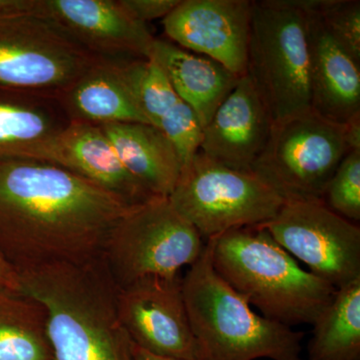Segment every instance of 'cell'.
<instances>
[{"label":"cell","instance_id":"cell-9","mask_svg":"<svg viewBox=\"0 0 360 360\" xmlns=\"http://www.w3.org/2000/svg\"><path fill=\"white\" fill-rule=\"evenodd\" d=\"M99 58L47 16L0 20V86L58 94Z\"/></svg>","mask_w":360,"mask_h":360},{"label":"cell","instance_id":"cell-10","mask_svg":"<svg viewBox=\"0 0 360 360\" xmlns=\"http://www.w3.org/2000/svg\"><path fill=\"white\" fill-rule=\"evenodd\" d=\"M262 226L309 272L336 290L360 278L359 226L323 201H284Z\"/></svg>","mask_w":360,"mask_h":360},{"label":"cell","instance_id":"cell-12","mask_svg":"<svg viewBox=\"0 0 360 360\" xmlns=\"http://www.w3.org/2000/svg\"><path fill=\"white\" fill-rule=\"evenodd\" d=\"M252 8L250 0H181L163 20V28L174 44L243 77L248 70Z\"/></svg>","mask_w":360,"mask_h":360},{"label":"cell","instance_id":"cell-27","mask_svg":"<svg viewBox=\"0 0 360 360\" xmlns=\"http://www.w3.org/2000/svg\"><path fill=\"white\" fill-rule=\"evenodd\" d=\"M25 15H45V0H0V20Z\"/></svg>","mask_w":360,"mask_h":360},{"label":"cell","instance_id":"cell-23","mask_svg":"<svg viewBox=\"0 0 360 360\" xmlns=\"http://www.w3.org/2000/svg\"><path fill=\"white\" fill-rule=\"evenodd\" d=\"M312 326L309 360H360V278L336 290Z\"/></svg>","mask_w":360,"mask_h":360},{"label":"cell","instance_id":"cell-21","mask_svg":"<svg viewBox=\"0 0 360 360\" xmlns=\"http://www.w3.org/2000/svg\"><path fill=\"white\" fill-rule=\"evenodd\" d=\"M122 165L156 198H169L182 165L172 141L146 123L101 125Z\"/></svg>","mask_w":360,"mask_h":360},{"label":"cell","instance_id":"cell-29","mask_svg":"<svg viewBox=\"0 0 360 360\" xmlns=\"http://www.w3.org/2000/svg\"><path fill=\"white\" fill-rule=\"evenodd\" d=\"M345 125L348 150H360V115L352 118Z\"/></svg>","mask_w":360,"mask_h":360},{"label":"cell","instance_id":"cell-1","mask_svg":"<svg viewBox=\"0 0 360 360\" xmlns=\"http://www.w3.org/2000/svg\"><path fill=\"white\" fill-rule=\"evenodd\" d=\"M131 207L56 163L0 160V253L16 272L98 257Z\"/></svg>","mask_w":360,"mask_h":360},{"label":"cell","instance_id":"cell-2","mask_svg":"<svg viewBox=\"0 0 360 360\" xmlns=\"http://www.w3.org/2000/svg\"><path fill=\"white\" fill-rule=\"evenodd\" d=\"M20 291L44 305L54 360H134L117 291L101 257L18 271Z\"/></svg>","mask_w":360,"mask_h":360},{"label":"cell","instance_id":"cell-22","mask_svg":"<svg viewBox=\"0 0 360 360\" xmlns=\"http://www.w3.org/2000/svg\"><path fill=\"white\" fill-rule=\"evenodd\" d=\"M0 360H54L44 305L0 286Z\"/></svg>","mask_w":360,"mask_h":360},{"label":"cell","instance_id":"cell-14","mask_svg":"<svg viewBox=\"0 0 360 360\" xmlns=\"http://www.w3.org/2000/svg\"><path fill=\"white\" fill-rule=\"evenodd\" d=\"M70 123L58 94L0 86V160L59 165L61 139Z\"/></svg>","mask_w":360,"mask_h":360},{"label":"cell","instance_id":"cell-18","mask_svg":"<svg viewBox=\"0 0 360 360\" xmlns=\"http://www.w3.org/2000/svg\"><path fill=\"white\" fill-rule=\"evenodd\" d=\"M125 60V59H124ZM71 122L146 123L123 70L122 60L101 58L58 94Z\"/></svg>","mask_w":360,"mask_h":360},{"label":"cell","instance_id":"cell-20","mask_svg":"<svg viewBox=\"0 0 360 360\" xmlns=\"http://www.w3.org/2000/svg\"><path fill=\"white\" fill-rule=\"evenodd\" d=\"M149 58L160 66L175 92L193 110L202 129L241 78L217 61L167 40L155 39Z\"/></svg>","mask_w":360,"mask_h":360},{"label":"cell","instance_id":"cell-25","mask_svg":"<svg viewBox=\"0 0 360 360\" xmlns=\"http://www.w3.org/2000/svg\"><path fill=\"white\" fill-rule=\"evenodd\" d=\"M324 205L343 219L360 220V150L348 151L331 177Z\"/></svg>","mask_w":360,"mask_h":360},{"label":"cell","instance_id":"cell-19","mask_svg":"<svg viewBox=\"0 0 360 360\" xmlns=\"http://www.w3.org/2000/svg\"><path fill=\"white\" fill-rule=\"evenodd\" d=\"M59 165L115 194L129 206L156 198L129 174L98 125L70 123L61 139Z\"/></svg>","mask_w":360,"mask_h":360},{"label":"cell","instance_id":"cell-8","mask_svg":"<svg viewBox=\"0 0 360 360\" xmlns=\"http://www.w3.org/2000/svg\"><path fill=\"white\" fill-rule=\"evenodd\" d=\"M348 151L345 125L309 110L272 124L250 172L284 201L322 200Z\"/></svg>","mask_w":360,"mask_h":360},{"label":"cell","instance_id":"cell-15","mask_svg":"<svg viewBox=\"0 0 360 360\" xmlns=\"http://www.w3.org/2000/svg\"><path fill=\"white\" fill-rule=\"evenodd\" d=\"M272 124L269 111L245 75L202 129L200 150L224 167L250 172L269 141Z\"/></svg>","mask_w":360,"mask_h":360},{"label":"cell","instance_id":"cell-5","mask_svg":"<svg viewBox=\"0 0 360 360\" xmlns=\"http://www.w3.org/2000/svg\"><path fill=\"white\" fill-rule=\"evenodd\" d=\"M246 75L272 122L311 110L307 13L302 0L253 1Z\"/></svg>","mask_w":360,"mask_h":360},{"label":"cell","instance_id":"cell-30","mask_svg":"<svg viewBox=\"0 0 360 360\" xmlns=\"http://www.w3.org/2000/svg\"><path fill=\"white\" fill-rule=\"evenodd\" d=\"M132 354H134V360H180L149 354V352H146V350L137 347L134 343H132Z\"/></svg>","mask_w":360,"mask_h":360},{"label":"cell","instance_id":"cell-3","mask_svg":"<svg viewBox=\"0 0 360 360\" xmlns=\"http://www.w3.org/2000/svg\"><path fill=\"white\" fill-rule=\"evenodd\" d=\"M215 271L264 317L288 326L312 324L336 288L304 270L262 225L208 239Z\"/></svg>","mask_w":360,"mask_h":360},{"label":"cell","instance_id":"cell-16","mask_svg":"<svg viewBox=\"0 0 360 360\" xmlns=\"http://www.w3.org/2000/svg\"><path fill=\"white\" fill-rule=\"evenodd\" d=\"M305 11L309 47L310 108L326 120L347 124L360 115V63L333 39L319 14Z\"/></svg>","mask_w":360,"mask_h":360},{"label":"cell","instance_id":"cell-6","mask_svg":"<svg viewBox=\"0 0 360 360\" xmlns=\"http://www.w3.org/2000/svg\"><path fill=\"white\" fill-rule=\"evenodd\" d=\"M205 245L168 198H153L118 219L99 257L122 288L144 277L180 276V270L200 258Z\"/></svg>","mask_w":360,"mask_h":360},{"label":"cell","instance_id":"cell-24","mask_svg":"<svg viewBox=\"0 0 360 360\" xmlns=\"http://www.w3.org/2000/svg\"><path fill=\"white\" fill-rule=\"evenodd\" d=\"M305 11L319 14L333 39L360 63L359 0H302Z\"/></svg>","mask_w":360,"mask_h":360},{"label":"cell","instance_id":"cell-17","mask_svg":"<svg viewBox=\"0 0 360 360\" xmlns=\"http://www.w3.org/2000/svg\"><path fill=\"white\" fill-rule=\"evenodd\" d=\"M125 77L148 124L174 144L182 169L200 150L202 129L193 110L179 96L153 58L122 60Z\"/></svg>","mask_w":360,"mask_h":360},{"label":"cell","instance_id":"cell-4","mask_svg":"<svg viewBox=\"0 0 360 360\" xmlns=\"http://www.w3.org/2000/svg\"><path fill=\"white\" fill-rule=\"evenodd\" d=\"M182 288L195 360H303V333L255 314L215 271L208 243Z\"/></svg>","mask_w":360,"mask_h":360},{"label":"cell","instance_id":"cell-11","mask_svg":"<svg viewBox=\"0 0 360 360\" xmlns=\"http://www.w3.org/2000/svg\"><path fill=\"white\" fill-rule=\"evenodd\" d=\"M182 278L148 276L118 288V315L137 347L158 356L195 360Z\"/></svg>","mask_w":360,"mask_h":360},{"label":"cell","instance_id":"cell-7","mask_svg":"<svg viewBox=\"0 0 360 360\" xmlns=\"http://www.w3.org/2000/svg\"><path fill=\"white\" fill-rule=\"evenodd\" d=\"M168 200L201 238L270 221L284 200L251 172L215 162L200 150L181 170Z\"/></svg>","mask_w":360,"mask_h":360},{"label":"cell","instance_id":"cell-13","mask_svg":"<svg viewBox=\"0 0 360 360\" xmlns=\"http://www.w3.org/2000/svg\"><path fill=\"white\" fill-rule=\"evenodd\" d=\"M45 15L99 58H149L155 37L120 0H45Z\"/></svg>","mask_w":360,"mask_h":360},{"label":"cell","instance_id":"cell-26","mask_svg":"<svg viewBox=\"0 0 360 360\" xmlns=\"http://www.w3.org/2000/svg\"><path fill=\"white\" fill-rule=\"evenodd\" d=\"M181 0H120L123 8L135 20L146 25L148 21L165 18Z\"/></svg>","mask_w":360,"mask_h":360},{"label":"cell","instance_id":"cell-28","mask_svg":"<svg viewBox=\"0 0 360 360\" xmlns=\"http://www.w3.org/2000/svg\"><path fill=\"white\" fill-rule=\"evenodd\" d=\"M0 286L13 290H20V283L16 270L7 262L0 253Z\"/></svg>","mask_w":360,"mask_h":360}]
</instances>
